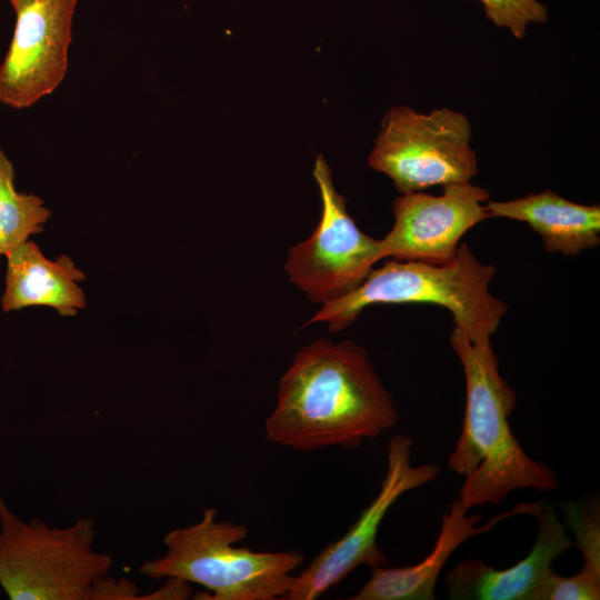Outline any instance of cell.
I'll return each instance as SVG.
<instances>
[{"mask_svg": "<svg viewBox=\"0 0 600 600\" xmlns=\"http://www.w3.org/2000/svg\"><path fill=\"white\" fill-rule=\"evenodd\" d=\"M13 10L17 11L19 10L20 8H22L23 6H26L27 3L33 1V0H9Z\"/></svg>", "mask_w": 600, "mask_h": 600, "instance_id": "21", "label": "cell"}, {"mask_svg": "<svg viewBox=\"0 0 600 600\" xmlns=\"http://www.w3.org/2000/svg\"><path fill=\"white\" fill-rule=\"evenodd\" d=\"M566 524L576 537V546L581 551V572L600 578V512L598 500H567L561 506Z\"/></svg>", "mask_w": 600, "mask_h": 600, "instance_id": "16", "label": "cell"}, {"mask_svg": "<svg viewBox=\"0 0 600 600\" xmlns=\"http://www.w3.org/2000/svg\"><path fill=\"white\" fill-rule=\"evenodd\" d=\"M14 176L13 163L0 148V256L42 232L50 217L40 197L17 191Z\"/></svg>", "mask_w": 600, "mask_h": 600, "instance_id": "15", "label": "cell"}, {"mask_svg": "<svg viewBox=\"0 0 600 600\" xmlns=\"http://www.w3.org/2000/svg\"><path fill=\"white\" fill-rule=\"evenodd\" d=\"M600 578L578 571L570 577L554 572L546 582L539 600H598Z\"/></svg>", "mask_w": 600, "mask_h": 600, "instance_id": "18", "label": "cell"}, {"mask_svg": "<svg viewBox=\"0 0 600 600\" xmlns=\"http://www.w3.org/2000/svg\"><path fill=\"white\" fill-rule=\"evenodd\" d=\"M493 264L480 262L467 243L443 266L411 260H389L371 269L349 293L326 302L309 323L327 322L331 331L347 328L372 304L431 303L448 309L453 326L476 342L491 341L508 306L491 294Z\"/></svg>", "mask_w": 600, "mask_h": 600, "instance_id": "3", "label": "cell"}, {"mask_svg": "<svg viewBox=\"0 0 600 600\" xmlns=\"http://www.w3.org/2000/svg\"><path fill=\"white\" fill-rule=\"evenodd\" d=\"M487 18L497 27L509 30L513 37L522 38L532 23L548 21L547 7L539 0H479Z\"/></svg>", "mask_w": 600, "mask_h": 600, "instance_id": "17", "label": "cell"}, {"mask_svg": "<svg viewBox=\"0 0 600 600\" xmlns=\"http://www.w3.org/2000/svg\"><path fill=\"white\" fill-rule=\"evenodd\" d=\"M450 343L466 379L461 432L448 467L464 478L458 499L467 508L501 504L519 489L558 490V478L521 448L509 426L516 391L499 372L491 341L476 342L453 326Z\"/></svg>", "mask_w": 600, "mask_h": 600, "instance_id": "2", "label": "cell"}, {"mask_svg": "<svg viewBox=\"0 0 600 600\" xmlns=\"http://www.w3.org/2000/svg\"><path fill=\"white\" fill-rule=\"evenodd\" d=\"M538 534L530 552L516 564L494 569L474 558L457 563L446 573L453 600H539L553 573L551 563L574 543L552 504L543 501L533 514Z\"/></svg>", "mask_w": 600, "mask_h": 600, "instance_id": "11", "label": "cell"}, {"mask_svg": "<svg viewBox=\"0 0 600 600\" xmlns=\"http://www.w3.org/2000/svg\"><path fill=\"white\" fill-rule=\"evenodd\" d=\"M163 580L164 583L160 588L148 594H140L139 600H184L191 598L190 582L174 577Z\"/></svg>", "mask_w": 600, "mask_h": 600, "instance_id": "20", "label": "cell"}, {"mask_svg": "<svg viewBox=\"0 0 600 600\" xmlns=\"http://www.w3.org/2000/svg\"><path fill=\"white\" fill-rule=\"evenodd\" d=\"M489 200V191L470 181L446 184L439 196L402 193L392 204L394 223L380 239L381 258L450 263L466 232L490 218Z\"/></svg>", "mask_w": 600, "mask_h": 600, "instance_id": "10", "label": "cell"}, {"mask_svg": "<svg viewBox=\"0 0 600 600\" xmlns=\"http://www.w3.org/2000/svg\"><path fill=\"white\" fill-rule=\"evenodd\" d=\"M313 176L322 199L321 220L309 239L290 249L286 270L311 301L323 304L357 288L382 258L380 240L363 233L349 216L322 156L316 159Z\"/></svg>", "mask_w": 600, "mask_h": 600, "instance_id": "7", "label": "cell"}, {"mask_svg": "<svg viewBox=\"0 0 600 600\" xmlns=\"http://www.w3.org/2000/svg\"><path fill=\"white\" fill-rule=\"evenodd\" d=\"M470 140L471 124L462 112L396 107L384 116L368 162L401 193L469 182L478 171Z\"/></svg>", "mask_w": 600, "mask_h": 600, "instance_id": "6", "label": "cell"}, {"mask_svg": "<svg viewBox=\"0 0 600 600\" xmlns=\"http://www.w3.org/2000/svg\"><path fill=\"white\" fill-rule=\"evenodd\" d=\"M411 454L410 437L397 433L390 439L387 470L378 494L340 539L328 544L294 576L286 599H317L361 564L371 569L388 564L377 541L387 512L403 493L433 481L440 473L434 463L412 466Z\"/></svg>", "mask_w": 600, "mask_h": 600, "instance_id": "8", "label": "cell"}, {"mask_svg": "<svg viewBox=\"0 0 600 600\" xmlns=\"http://www.w3.org/2000/svg\"><path fill=\"white\" fill-rule=\"evenodd\" d=\"M97 520L62 528L17 516L0 494V587L10 600H89L113 558L94 549Z\"/></svg>", "mask_w": 600, "mask_h": 600, "instance_id": "5", "label": "cell"}, {"mask_svg": "<svg viewBox=\"0 0 600 600\" xmlns=\"http://www.w3.org/2000/svg\"><path fill=\"white\" fill-rule=\"evenodd\" d=\"M248 537L243 524L217 520V509L206 508L194 524L169 531L166 553L142 562L139 572L150 579L174 577L203 587L210 600L286 599L301 551H254L236 543Z\"/></svg>", "mask_w": 600, "mask_h": 600, "instance_id": "4", "label": "cell"}, {"mask_svg": "<svg viewBox=\"0 0 600 600\" xmlns=\"http://www.w3.org/2000/svg\"><path fill=\"white\" fill-rule=\"evenodd\" d=\"M490 218L500 217L527 223L537 232L544 249L577 257L600 243L599 204H580L551 190L508 201L487 202Z\"/></svg>", "mask_w": 600, "mask_h": 600, "instance_id": "14", "label": "cell"}, {"mask_svg": "<svg viewBox=\"0 0 600 600\" xmlns=\"http://www.w3.org/2000/svg\"><path fill=\"white\" fill-rule=\"evenodd\" d=\"M77 0H33L16 12L0 64V102L26 109L51 94L68 71Z\"/></svg>", "mask_w": 600, "mask_h": 600, "instance_id": "9", "label": "cell"}, {"mask_svg": "<svg viewBox=\"0 0 600 600\" xmlns=\"http://www.w3.org/2000/svg\"><path fill=\"white\" fill-rule=\"evenodd\" d=\"M399 420L367 351L344 340L303 347L282 376L277 406L266 419L268 442L297 451L356 448Z\"/></svg>", "mask_w": 600, "mask_h": 600, "instance_id": "1", "label": "cell"}, {"mask_svg": "<svg viewBox=\"0 0 600 600\" xmlns=\"http://www.w3.org/2000/svg\"><path fill=\"white\" fill-rule=\"evenodd\" d=\"M542 501L514 506L496 514L489 522L477 526L480 514L468 516L457 498L442 517L438 538L431 552L416 564L400 568H372L369 580L350 599L352 600H433L439 574L450 556L466 540L492 530L502 520L516 514L533 516Z\"/></svg>", "mask_w": 600, "mask_h": 600, "instance_id": "12", "label": "cell"}, {"mask_svg": "<svg viewBox=\"0 0 600 600\" xmlns=\"http://www.w3.org/2000/svg\"><path fill=\"white\" fill-rule=\"evenodd\" d=\"M139 597L140 590L133 581L107 574L93 583L89 600H139Z\"/></svg>", "mask_w": 600, "mask_h": 600, "instance_id": "19", "label": "cell"}, {"mask_svg": "<svg viewBox=\"0 0 600 600\" xmlns=\"http://www.w3.org/2000/svg\"><path fill=\"white\" fill-rule=\"evenodd\" d=\"M6 257V287L1 297L4 312L47 306L69 317L86 308V296L79 286L84 273L68 256L49 260L33 241L27 240Z\"/></svg>", "mask_w": 600, "mask_h": 600, "instance_id": "13", "label": "cell"}]
</instances>
